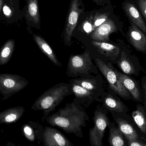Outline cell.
Listing matches in <instances>:
<instances>
[{
  "mask_svg": "<svg viewBox=\"0 0 146 146\" xmlns=\"http://www.w3.org/2000/svg\"><path fill=\"white\" fill-rule=\"evenodd\" d=\"M141 86L143 92V104L146 113V76H142L141 79Z\"/></svg>",
  "mask_w": 146,
  "mask_h": 146,
  "instance_id": "obj_29",
  "label": "cell"
},
{
  "mask_svg": "<svg viewBox=\"0 0 146 146\" xmlns=\"http://www.w3.org/2000/svg\"><path fill=\"white\" fill-rule=\"evenodd\" d=\"M115 72L124 87L133 96L134 101L143 103V92L139 82L128 75L123 74L116 69Z\"/></svg>",
  "mask_w": 146,
  "mask_h": 146,
  "instance_id": "obj_13",
  "label": "cell"
},
{
  "mask_svg": "<svg viewBox=\"0 0 146 146\" xmlns=\"http://www.w3.org/2000/svg\"><path fill=\"white\" fill-rule=\"evenodd\" d=\"M3 10L4 15L7 18L11 17L13 15V12H12L11 9L6 4L3 6Z\"/></svg>",
  "mask_w": 146,
  "mask_h": 146,
  "instance_id": "obj_31",
  "label": "cell"
},
{
  "mask_svg": "<svg viewBox=\"0 0 146 146\" xmlns=\"http://www.w3.org/2000/svg\"><path fill=\"white\" fill-rule=\"evenodd\" d=\"M92 44L103 55L112 60L118 59L121 53V47L104 42L95 41H92Z\"/></svg>",
  "mask_w": 146,
  "mask_h": 146,
  "instance_id": "obj_16",
  "label": "cell"
},
{
  "mask_svg": "<svg viewBox=\"0 0 146 146\" xmlns=\"http://www.w3.org/2000/svg\"><path fill=\"white\" fill-rule=\"evenodd\" d=\"M131 116L141 133L146 138V113L144 106L138 104L136 109L132 111Z\"/></svg>",
  "mask_w": 146,
  "mask_h": 146,
  "instance_id": "obj_18",
  "label": "cell"
},
{
  "mask_svg": "<svg viewBox=\"0 0 146 146\" xmlns=\"http://www.w3.org/2000/svg\"><path fill=\"white\" fill-rule=\"evenodd\" d=\"M108 127L109 129L108 142L110 146H128L127 140L115 123L110 122Z\"/></svg>",
  "mask_w": 146,
  "mask_h": 146,
  "instance_id": "obj_17",
  "label": "cell"
},
{
  "mask_svg": "<svg viewBox=\"0 0 146 146\" xmlns=\"http://www.w3.org/2000/svg\"><path fill=\"white\" fill-rule=\"evenodd\" d=\"M105 106L111 112H124L129 111L128 107L115 96L109 95L105 99Z\"/></svg>",
  "mask_w": 146,
  "mask_h": 146,
  "instance_id": "obj_20",
  "label": "cell"
},
{
  "mask_svg": "<svg viewBox=\"0 0 146 146\" xmlns=\"http://www.w3.org/2000/svg\"><path fill=\"white\" fill-rule=\"evenodd\" d=\"M13 39L8 40L5 44L0 51V66L5 65L10 60L15 48Z\"/></svg>",
  "mask_w": 146,
  "mask_h": 146,
  "instance_id": "obj_23",
  "label": "cell"
},
{
  "mask_svg": "<svg viewBox=\"0 0 146 146\" xmlns=\"http://www.w3.org/2000/svg\"><path fill=\"white\" fill-rule=\"evenodd\" d=\"M27 19L38 26L40 27V17L38 0H27Z\"/></svg>",
  "mask_w": 146,
  "mask_h": 146,
  "instance_id": "obj_21",
  "label": "cell"
},
{
  "mask_svg": "<svg viewBox=\"0 0 146 146\" xmlns=\"http://www.w3.org/2000/svg\"><path fill=\"white\" fill-rule=\"evenodd\" d=\"M25 109L22 107H16L5 110L0 112V123L15 122L22 116Z\"/></svg>",
  "mask_w": 146,
  "mask_h": 146,
  "instance_id": "obj_19",
  "label": "cell"
},
{
  "mask_svg": "<svg viewBox=\"0 0 146 146\" xmlns=\"http://www.w3.org/2000/svg\"><path fill=\"white\" fill-rule=\"evenodd\" d=\"M69 92V88L67 86L53 88L40 96L33 106L32 109L35 110L43 111L44 115L42 121H44Z\"/></svg>",
  "mask_w": 146,
  "mask_h": 146,
  "instance_id": "obj_2",
  "label": "cell"
},
{
  "mask_svg": "<svg viewBox=\"0 0 146 146\" xmlns=\"http://www.w3.org/2000/svg\"><path fill=\"white\" fill-rule=\"evenodd\" d=\"M74 83L78 84L87 90H92L96 88L95 84L93 81L88 79H80L74 81Z\"/></svg>",
  "mask_w": 146,
  "mask_h": 146,
  "instance_id": "obj_26",
  "label": "cell"
},
{
  "mask_svg": "<svg viewBox=\"0 0 146 146\" xmlns=\"http://www.w3.org/2000/svg\"><path fill=\"white\" fill-rule=\"evenodd\" d=\"M111 113L115 123L127 141L138 139L143 136L138 129L132 116L124 112Z\"/></svg>",
  "mask_w": 146,
  "mask_h": 146,
  "instance_id": "obj_6",
  "label": "cell"
},
{
  "mask_svg": "<svg viewBox=\"0 0 146 146\" xmlns=\"http://www.w3.org/2000/svg\"><path fill=\"white\" fill-rule=\"evenodd\" d=\"M3 0H0V13H1V10L2 8L3 5Z\"/></svg>",
  "mask_w": 146,
  "mask_h": 146,
  "instance_id": "obj_33",
  "label": "cell"
},
{
  "mask_svg": "<svg viewBox=\"0 0 146 146\" xmlns=\"http://www.w3.org/2000/svg\"><path fill=\"white\" fill-rule=\"evenodd\" d=\"M82 10L80 0H71L64 31V41L66 45H71L73 33Z\"/></svg>",
  "mask_w": 146,
  "mask_h": 146,
  "instance_id": "obj_8",
  "label": "cell"
},
{
  "mask_svg": "<svg viewBox=\"0 0 146 146\" xmlns=\"http://www.w3.org/2000/svg\"><path fill=\"white\" fill-rule=\"evenodd\" d=\"M141 15L146 19V0H134Z\"/></svg>",
  "mask_w": 146,
  "mask_h": 146,
  "instance_id": "obj_27",
  "label": "cell"
},
{
  "mask_svg": "<svg viewBox=\"0 0 146 146\" xmlns=\"http://www.w3.org/2000/svg\"><path fill=\"white\" fill-rule=\"evenodd\" d=\"M43 127L37 123H30L23 126V131L26 138L32 142L37 141L38 143L42 142Z\"/></svg>",
  "mask_w": 146,
  "mask_h": 146,
  "instance_id": "obj_15",
  "label": "cell"
},
{
  "mask_svg": "<svg viewBox=\"0 0 146 146\" xmlns=\"http://www.w3.org/2000/svg\"><path fill=\"white\" fill-rule=\"evenodd\" d=\"M121 53L117 64L124 74L138 76L143 68L138 57L132 53L128 45L121 47Z\"/></svg>",
  "mask_w": 146,
  "mask_h": 146,
  "instance_id": "obj_5",
  "label": "cell"
},
{
  "mask_svg": "<svg viewBox=\"0 0 146 146\" xmlns=\"http://www.w3.org/2000/svg\"><path fill=\"white\" fill-rule=\"evenodd\" d=\"M109 13L97 14L94 17H92V22L93 25V29L94 31L96 28L104 23L109 17Z\"/></svg>",
  "mask_w": 146,
  "mask_h": 146,
  "instance_id": "obj_25",
  "label": "cell"
},
{
  "mask_svg": "<svg viewBox=\"0 0 146 146\" xmlns=\"http://www.w3.org/2000/svg\"><path fill=\"white\" fill-rule=\"evenodd\" d=\"M33 38L40 49L48 56L50 60L56 66H61V64L58 60L53 50L47 42L41 37L36 35H33Z\"/></svg>",
  "mask_w": 146,
  "mask_h": 146,
  "instance_id": "obj_22",
  "label": "cell"
},
{
  "mask_svg": "<svg viewBox=\"0 0 146 146\" xmlns=\"http://www.w3.org/2000/svg\"><path fill=\"white\" fill-rule=\"evenodd\" d=\"M128 146H146V138L141 136L135 140L127 141Z\"/></svg>",
  "mask_w": 146,
  "mask_h": 146,
  "instance_id": "obj_28",
  "label": "cell"
},
{
  "mask_svg": "<svg viewBox=\"0 0 146 146\" xmlns=\"http://www.w3.org/2000/svg\"><path fill=\"white\" fill-rule=\"evenodd\" d=\"M95 62L99 69L109 82L111 90L125 100L134 101L133 96L124 87L119 79L115 69L110 64L107 65L98 58L96 59Z\"/></svg>",
  "mask_w": 146,
  "mask_h": 146,
  "instance_id": "obj_3",
  "label": "cell"
},
{
  "mask_svg": "<svg viewBox=\"0 0 146 146\" xmlns=\"http://www.w3.org/2000/svg\"><path fill=\"white\" fill-rule=\"evenodd\" d=\"M117 31V27L115 22L111 19L108 18L92 32L91 38L94 41L106 42L109 41L110 35Z\"/></svg>",
  "mask_w": 146,
  "mask_h": 146,
  "instance_id": "obj_14",
  "label": "cell"
},
{
  "mask_svg": "<svg viewBox=\"0 0 146 146\" xmlns=\"http://www.w3.org/2000/svg\"><path fill=\"white\" fill-rule=\"evenodd\" d=\"M130 23L127 34L128 42L139 52L146 54V34L136 25Z\"/></svg>",
  "mask_w": 146,
  "mask_h": 146,
  "instance_id": "obj_10",
  "label": "cell"
},
{
  "mask_svg": "<svg viewBox=\"0 0 146 146\" xmlns=\"http://www.w3.org/2000/svg\"><path fill=\"white\" fill-rule=\"evenodd\" d=\"M42 142L44 146H74L61 132L51 127H44Z\"/></svg>",
  "mask_w": 146,
  "mask_h": 146,
  "instance_id": "obj_9",
  "label": "cell"
},
{
  "mask_svg": "<svg viewBox=\"0 0 146 146\" xmlns=\"http://www.w3.org/2000/svg\"><path fill=\"white\" fill-rule=\"evenodd\" d=\"M92 19V17H91L90 20L86 21L83 24V29L87 33H90L93 31Z\"/></svg>",
  "mask_w": 146,
  "mask_h": 146,
  "instance_id": "obj_30",
  "label": "cell"
},
{
  "mask_svg": "<svg viewBox=\"0 0 146 146\" xmlns=\"http://www.w3.org/2000/svg\"><path fill=\"white\" fill-rule=\"evenodd\" d=\"M6 146H17L14 144V143H11V142H8L6 145ZM18 146H20L18 145Z\"/></svg>",
  "mask_w": 146,
  "mask_h": 146,
  "instance_id": "obj_32",
  "label": "cell"
},
{
  "mask_svg": "<svg viewBox=\"0 0 146 146\" xmlns=\"http://www.w3.org/2000/svg\"><path fill=\"white\" fill-rule=\"evenodd\" d=\"M11 1H12V0H11Z\"/></svg>",
  "mask_w": 146,
  "mask_h": 146,
  "instance_id": "obj_34",
  "label": "cell"
},
{
  "mask_svg": "<svg viewBox=\"0 0 146 146\" xmlns=\"http://www.w3.org/2000/svg\"><path fill=\"white\" fill-rule=\"evenodd\" d=\"M122 8L130 22L134 24L146 34V24L136 7L134 0H125Z\"/></svg>",
  "mask_w": 146,
  "mask_h": 146,
  "instance_id": "obj_12",
  "label": "cell"
},
{
  "mask_svg": "<svg viewBox=\"0 0 146 146\" xmlns=\"http://www.w3.org/2000/svg\"><path fill=\"white\" fill-rule=\"evenodd\" d=\"M92 66V58L87 51L82 54L71 56L68 66L73 74H84L87 73Z\"/></svg>",
  "mask_w": 146,
  "mask_h": 146,
  "instance_id": "obj_11",
  "label": "cell"
},
{
  "mask_svg": "<svg viewBox=\"0 0 146 146\" xmlns=\"http://www.w3.org/2000/svg\"><path fill=\"white\" fill-rule=\"evenodd\" d=\"M45 121L50 126L60 128L67 133L83 138L82 127H86V122L89 120L82 109L72 104L48 116Z\"/></svg>",
  "mask_w": 146,
  "mask_h": 146,
  "instance_id": "obj_1",
  "label": "cell"
},
{
  "mask_svg": "<svg viewBox=\"0 0 146 146\" xmlns=\"http://www.w3.org/2000/svg\"><path fill=\"white\" fill-rule=\"evenodd\" d=\"M94 127L90 129L89 143L91 146H104L103 140L110 121L106 111L96 110L93 117Z\"/></svg>",
  "mask_w": 146,
  "mask_h": 146,
  "instance_id": "obj_4",
  "label": "cell"
},
{
  "mask_svg": "<svg viewBox=\"0 0 146 146\" xmlns=\"http://www.w3.org/2000/svg\"><path fill=\"white\" fill-rule=\"evenodd\" d=\"M27 84V81L20 76L0 74V92L6 98L25 88Z\"/></svg>",
  "mask_w": 146,
  "mask_h": 146,
  "instance_id": "obj_7",
  "label": "cell"
},
{
  "mask_svg": "<svg viewBox=\"0 0 146 146\" xmlns=\"http://www.w3.org/2000/svg\"><path fill=\"white\" fill-rule=\"evenodd\" d=\"M72 90L75 95L78 98H85L90 96L93 94L91 91L85 89L81 86L76 83L73 85Z\"/></svg>",
  "mask_w": 146,
  "mask_h": 146,
  "instance_id": "obj_24",
  "label": "cell"
}]
</instances>
